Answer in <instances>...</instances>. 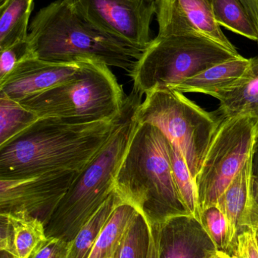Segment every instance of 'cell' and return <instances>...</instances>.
<instances>
[{
  "label": "cell",
  "mask_w": 258,
  "mask_h": 258,
  "mask_svg": "<svg viewBox=\"0 0 258 258\" xmlns=\"http://www.w3.org/2000/svg\"><path fill=\"white\" fill-rule=\"evenodd\" d=\"M116 119L88 124L38 119L0 146V180L81 171L108 141Z\"/></svg>",
  "instance_id": "obj_1"
},
{
  "label": "cell",
  "mask_w": 258,
  "mask_h": 258,
  "mask_svg": "<svg viewBox=\"0 0 258 258\" xmlns=\"http://www.w3.org/2000/svg\"><path fill=\"white\" fill-rule=\"evenodd\" d=\"M171 143L159 128L139 123L115 180V190L151 225L191 215L176 183Z\"/></svg>",
  "instance_id": "obj_2"
},
{
  "label": "cell",
  "mask_w": 258,
  "mask_h": 258,
  "mask_svg": "<svg viewBox=\"0 0 258 258\" xmlns=\"http://www.w3.org/2000/svg\"><path fill=\"white\" fill-rule=\"evenodd\" d=\"M142 95L126 97L108 141L80 171L45 226L48 238L71 242L115 189V180L138 125L136 111Z\"/></svg>",
  "instance_id": "obj_3"
},
{
  "label": "cell",
  "mask_w": 258,
  "mask_h": 258,
  "mask_svg": "<svg viewBox=\"0 0 258 258\" xmlns=\"http://www.w3.org/2000/svg\"><path fill=\"white\" fill-rule=\"evenodd\" d=\"M28 39L35 56L42 60H91L128 73L142 53L94 27L65 0H56L37 12L30 23Z\"/></svg>",
  "instance_id": "obj_4"
},
{
  "label": "cell",
  "mask_w": 258,
  "mask_h": 258,
  "mask_svg": "<svg viewBox=\"0 0 258 258\" xmlns=\"http://www.w3.org/2000/svg\"><path fill=\"white\" fill-rule=\"evenodd\" d=\"M125 98L122 86L109 66L85 60L65 83L19 103L39 119L88 124L115 120Z\"/></svg>",
  "instance_id": "obj_5"
},
{
  "label": "cell",
  "mask_w": 258,
  "mask_h": 258,
  "mask_svg": "<svg viewBox=\"0 0 258 258\" xmlns=\"http://www.w3.org/2000/svg\"><path fill=\"white\" fill-rule=\"evenodd\" d=\"M240 55L202 36L158 35L128 74L133 90L143 95L156 88L174 89L186 79Z\"/></svg>",
  "instance_id": "obj_6"
},
{
  "label": "cell",
  "mask_w": 258,
  "mask_h": 258,
  "mask_svg": "<svg viewBox=\"0 0 258 258\" xmlns=\"http://www.w3.org/2000/svg\"><path fill=\"white\" fill-rule=\"evenodd\" d=\"M221 119L218 110L205 111L168 88L147 92L136 111L139 123L157 127L181 151L195 182Z\"/></svg>",
  "instance_id": "obj_7"
},
{
  "label": "cell",
  "mask_w": 258,
  "mask_h": 258,
  "mask_svg": "<svg viewBox=\"0 0 258 258\" xmlns=\"http://www.w3.org/2000/svg\"><path fill=\"white\" fill-rule=\"evenodd\" d=\"M257 139L258 120L251 113L242 112L222 117L195 178L201 212L216 206L223 192L252 157Z\"/></svg>",
  "instance_id": "obj_8"
},
{
  "label": "cell",
  "mask_w": 258,
  "mask_h": 258,
  "mask_svg": "<svg viewBox=\"0 0 258 258\" xmlns=\"http://www.w3.org/2000/svg\"><path fill=\"white\" fill-rule=\"evenodd\" d=\"M83 19L127 46L143 51L151 39L156 0H65Z\"/></svg>",
  "instance_id": "obj_9"
},
{
  "label": "cell",
  "mask_w": 258,
  "mask_h": 258,
  "mask_svg": "<svg viewBox=\"0 0 258 258\" xmlns=\"http://www.w3.org/2000/svg\"><path fill=\"white\" fill-rule=\"evenodd\" d=\"M80 173L51 171L29 178L0 180V213L30 215L45 226Z\"/></svg>",
  "instance_id": "obj_10"
},
{
  "label": "cell",
  "mask_w": 258,
  "mask_h": 258,
  "mask_svg": "<svg viewBox=\"0 0 258 258\" xmlns=\"http://www.w3.org/2000/svg\"><path fill=\"white\" fill-rule=\"evenodd\" d=\"M213 0H156L159 36H202L239 54L215 21Z\"/></svg>",
  "instance_id": "obj_11"
},
{
  "label": "cell",
  "mask_w": 258,
  "mask_h": 258,
  "mask_svg": "<svg viewBox=\"0 0 258 258\" xmlns=\"http://www.w3.org/2000/svg\"><path fill=\"white\" fill-rule=\"evenodd\" d=\"M82 61L60 63L38 57L27 59L0 80V95L21 102L71 79L80 68Z\"/></svg>",
  "instance_id": "obj_12"
},
{
  "label": "cell",
  "mask_w": 258,
  "mask_h": 258,
  "mask_svg": "<svg viewBox=\"0 0 258 258\" xmlns=\"http://www.w3.org/2000/svg\"><path fill=\"white\" fill-rule=\"evenodd\" d=\"M158 258H209L218 250L192 215L174 217L157 225Z\"/></svg>",
  "instance_id": "obj_13"
},
{
  "label": "cell",
  "mask_w": 258,
  "mask_h": 258,
  "mask_svg": "<svg viewBox=\"0 0 258 258\" xmlns=\"http://www.w3.org/2000/svg\"><path fill=\"white\" fill-rule=\"evenodd\" d=\"M252 158L232 180L217 203L228 222L232 248L236 255L239 235L252 228Z\"/></svg>",
  "instance_id": "obj_14"
},
{
  "label": "cell",
  "mask_w": 258,
  "mask_h": 258,
  "mask_svg": "<svg viewBox=\"0 0 258 258\" xmlns=\"http://www.w3.org/2000/svg\"><path fill=\"white\" fill-rule=\"evenodd\" d=\"M249 67V59L240 55L186 79L176 86L174 90L182 93L204 94L217 98L221 94L230 92L241 84L248 74Z\"/></svg>",
  "instance_id": "obj_15"
},
{
  "label": "cell",
  "mask_w": 258,
  "mask_h": 258,
  "mask_svg": "<svg viewBox=\"0 0 258 258\" xmlns=\"http://www.w3.org/2000/svg\"><path fill=\"white\" fill-rule=\"evenodd\" d=\"M47 239L45 224L24 214L0 213V250L29 258Z\"/></svg>",
  "instance_id": "obj_16"
},
{
  "label": "cell",
  "mask_w": 258,
  "mask_h": 258,
  "mask_svg": "<svg viewBox=\"0 0 258 258\" xmlns=\"http://www.w3.org/2000/svg\"><path fill=\"white\" fill-rule=\"evenodd\" d=\"M139 211L127 202L115 208L88 258H115L133 218Z\"/></svg>",
  "instance_id": "obj_17"
},
{
  "label": "cell",
  "mask_w": 258,
  "mask_h": 258,
  "mask_svg": "<svg viewBox=\"0 0 258 258\" xmlns=\"http://www.w3.org/2000/svg\"><path fill=\"white\" fill-rule=\"evenodd\" d=\"M249 60V69L242 83L217 98L220 101L218 111L222 117L247 112L258 120V55Z\"/></svg>",
  "instance_id": "obj_18"
},
{
  "label": "cell",
  "mask_w": 258,
  "mask_h": 258,
  "mask_svg": "<svg viewBox=\"0 0 258 258\" xmlns=\"http://www.w3.org/2000/svg\"><path fill=\"white\" fill-rule=\"evenodd\" d=\"M34 0H0V51L28 38Z\"/></svg>",
  "instance_id": "obj_19"
},
{
  "label": "cell",
  "mask_w": 258,
  "mask_h": 258,
  "mask_svg": "<svg viewBox=\"0 0 258 258\" xmlns=\"http://www.w3.org/2000/svg\"><path fill=\"white\" fill-rule=\"evenodd\" d=\"M124 201L115 189L69 243L68 258H88L116 206Z\"/></svg>",
  "instance_id": "obj_20"
},
{
  "label": "cell",
  "mask_w": 258,
  "mask_h": 258,
  "mask_svg": "<svg viewBox=\"0 0 258 258\" xmlns=\"http://www.w3.org/2000/svg\"><path fill=\"white\" fill-rule=\"evenodd\" d=\"M215 21L221 27L258 42V33L251 18L239 0H213Z\"/></svg>",
  "instance_id": "obj_21"
},
{
  "label": "cell",
  "mask_w": 258,
  "mask_h": 258,
  "mask_svg": "<svg viewBox=\"0 0 258 258\" xmlns=\"http://www.w3.org/2000/svg\"><path fill=\"white\" fill-rule=\"evenodd\" d=\"M38 119L36 115L19 102L0 95V146L15 138Z\"/></svg>",
  "instance_id": "obj_22"
},
{
  "label": "cell",
  "mask_w": 258,
  "mask_h": 258,
  "mask_svg": "<svg viewBox=\"0 0 258 258\" xmlns=\"http://www.w3.org/2000/svg\"><path fill=\"white\" fill-rule=\"evenodd\" d=\"M171 158L173 171L180 197L190 215L200 221L201 211L195 180L183 153L172 143Z\"/></svg>",
  "instance_id": "obj_23"
},
{
  "label": "cell",
  "mask_w": 258,
  "mask_h": 258,
  "mask_svg": "<svg viewBox=\"0 0 258 258\" xmlns=\"http://www.w3.org/2000/svg\"><path fill=\"white\" fill-rule=\"evenodd\" d=\"M150 242L151 227L139 212L129 227L115 258H148Z\"/></svg>",
  "instance_id": "obj_24"
},
{
  "label": "cell",
  "mask_w": 258,
  "mask_h": 258,
  "mask_svg": "<svg viewBox=\"0 0 258 258\" xmlns=\"http://www.w3.org/2000/svg\"><path fill=\"white\" fill-rule=\"evenodd\" d=\"M200 222L218 251L236 255L232 248L227 218L217 205L201 211Z\"/></svg>",
  "instance_id": "obj_25"
},
{
  "label": "cell",
  "mask_w": 258,
  "mask_h": 258,
  "mask_svg": "<svg viewBox=\"0 0 258 258\" xmlns=\"http://www.w3.org/2000/svg\"><path fill=\"white\" fill-rule=\"evenodd\" d=\"M0 80L7 77L21 62L36 57L28 38L0 51Z\"/></svg>",
  "instance_id": "obj_26"
},
{
  "label": "cell",
  "mask_w": 258,
  "mask_h": 258,
  "mask_svg": "<svg viewBox=\"0 0 258 258\" xmlns=\"http://www.w3.org/2000/svg\"><path fill=\"white\" fill-rule=\"evenodd\" d=\"M69 242L57 238H48L29 258H68Z\"/></svg>",
  "instance_id": "obj_27"
},
{
  "label": "cell",
  "mask_w": 258,
  "mask_h": 258,
  "mask_svg": "<svg viewBox=\"0 0 258 258\" xmlns=\"http://www.w3.org/2000/svg\"><path fill=\"white\" fill-rule=\"evenodd\" d=\"M236 256L239 258H258V243L255 229H248L239 235Z\"/></svg>",
  "instance_id": "obj_28"
},
{
  "label": "cell",
  "mask_w": 258,
  "mask_h": 258,
  "mask_svg": "<svg viewBox=\"0 0 258 258\" xmlns=\"http://www.w3.org/2000/svg\"><path fill=\"white\" fill-rule=\"evenodd\" d=\"M251 226L258 228V139L252 158V208H251Z\"/></svg>",
  "instance_id": "obj_29"
},
{
  "label": "cell",
  "mask_w": 258,
  "mask_h": 258,
  "mask_svg": "<svg viewBox=\"0 0 258 258\" xmlns=\"http://www.w3.org/2000/svg\"><path fill=\"white\" fill-rule=\"evenodd\" d=\"M254 22L258 33V0H239Z\"/></svg>",
  "instance_id": "obj_30"
},
{
  "label": "cell",
  "mask_w": 258,
  "mask_h": 258,
  "mask_svg": "<svg viewBox=\"0 0 258 258\" xmlns=\"http://www.w3.org/2000/svg\"><path fill=\"white\" fill-rule=\"evenodd\" d=\"M150 227H151V242H150L148 258H158L157 225L150 224Z\"/></svg>",
  "instance_id": "obj_31"
},
{
  "label": "cell",
  "mask_w": 258,
  "mask_h": 258,
  "mask_svg": "<svg viewBox=\"0 0 258 258\" xmlns=\"http://www.w3.org/2000/svg\"><path fill=\"white\" fill-rule=\"evenodd\" d=\"M209 258H239L236 255H231L227 252L224 251H217L215 254L211 255Z\"/></svg>",
  "instance_id": "obj_32"
},
{
  "label": "cell",
  "mask_w": 258,
  "mask_h": 258,
  "mask_svg": "<svg viewBox=\"0 0 258 258\" xmlns=\"http://www.w3.org/2000/svg\"><path fill=\"white\" fill-rule=\"evenodd\" d=\"M0 258H15L10 253L7 252L6 251H1L0 250Z\"/></svg>",
  "instance_id": "obj_33"
},
{
  "label": "cell",
  "mask_w": 258,
  "mask_h": 258,
  "mask_svg": "<svg viewBox=\"0 0 258 258\" xmlns=\"http://www.w3.org/2000/svg\"><path fill=\"white\" fill-rule=\"evenodd\" d=\"M256 236H257V240L258 243V228L256 229Z\"/></svg>",
  "instance_id": "obj_34"
},
{
  "label": "cell",
  "mask_w": 258,
  "mask_h": 258,
  "mask_svg": "<svg viewBox=\"0 0 258 258\" xmlns=\"http://www.w3.org/2000/svg\"></svg>",
  "instance_id": "obj_35"
}]
</instances>
